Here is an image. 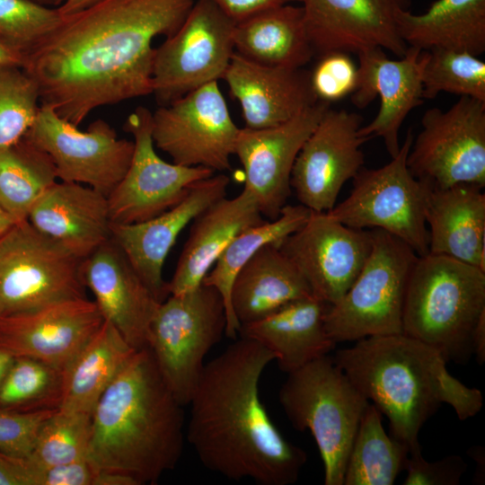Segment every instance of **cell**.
<instances>
[{"label":"cell","instance_id":"obj_10","mask_svg":"<svg viewBox=\"0 0 485 485\" xmlns=\"http://www.w3.org/2000/svg\"><path fill=\"white\" fill-rule=\"evenodd\" d=\"M82 259L28 220L0 238V317L86 297Z\"/></svg>","mask_w":485,"mask_h":485},{"label":"cell","instance_id":"obj_34","mask_svg":"<svg viewBox=\"0 0 485 485\" xmlns=\"http://www.w3.org/2000/svg\"><path fill=\"white\" fill-rule=\"evenodd\" d=\"M409 448L388 436L381 412L369 403L347 462L343 485H392L404 470Z\"/></svg>","mask_w":485,"mask_h":485},{"label":"cell","instance_id":"obj_39","mask_svg":"<svg viewBox=\"0 0 485 485\" xmlns=\"http://www.w3.org/2000/svg\"><path fill=\"white\" fill-rule=\"evenodd\" d=\"M62 19L57 7L33 0H0V44L23 63Z\"/></svg>","mask_w":485,"mask_h":485},{"label":"cell","instance_id":"obj_35","mask_svg":"<svg viewBox=\"0 0 485 485\" xmlns=\"http://www.w3.org/2000/svg\"><path fill=\"white\" fill-rule=\"evenodd\" d=\"M57 181L51 157L25 137L0 152V207L15 224Z\"/></svg>","mask_w":485,"mask_h":485},{"label":"cell","instance_id":"obj_21","mask_svg":"<svg viewBox=\"0 0 485 485\" xmlns=\"http://www.w3.org/2000/svg\"><path fill=\"white\" fill-rule=\"evenodd\" d=\"M103 318L87 297L64 300L0 317V347L65 370L97 331Z\"/></svg>","mask_w":485,"mask_h":485},{"label":"cell","instance_id":"obj_38","mask_svg":"<svg viewBox=\"0 0 485 485\" xmlns=\"http://www.w3.org/2000/svg\"><path fill=\"white\" fill-rule=\"evenodd\" d=\"M91 415L56 410L42 424L29 460L47 468L87 458Z\"/></svg>","mask_w":485,"mask_h":485},{"label":"cell","instance_id":"obj_3","mask_svg":"<svg viewBox=\"0 0 485 485\" xmlns=\"http://www.w3.org/2000/svg\"><path fill=\"white\" fill-rule=\"evenodd\" d=\"M183 406L148 348L136 350L91 414L87 459L100 471L154 484L175 468L184 445Z\"/></svg>","mask_w":485,"mask_h":485},{"label":"cell","instance_id":"obj_51","mask_svg":"<svg viewBox=\"0 0 485 485\" xmlns=\"http://www.w3.org/2000/svg\"><path fill=\"white\" fill-rule=\"evenodd\" d=\"M14 224L15 223L11 216L0 207V238L8 232Z\"/></svg>","mask_w":485,"mask_h":485},{"label":"cell","instance_id":"obj_44","mask_svg":"<svg viewBox=\"0 0 485 485\" xmlns=\"http://www.w3.org/2000/svg\"><path fill=\"white\" fill-rule=\"evenodd\" d=\"M99 472L87 458L39 468L38 485H96Z\"/></svg>","mask_w":485,"mask_h":485},{"label":"cell","instance_id":"obj_29","mask_svg":"<svg viewBox=\"0 0 485 485\" xmlns=\"http://www.w3.org/2000/svg\"><path fill=\"white\" fill-rule=\"evenodd\" d=\"M312 291L278 244L256 251L238 271L230 303L240 326L263 319Z\"/></svg>","mask_w":485,"mask_h":485},{"label":"cell","instance_id":"obj_13","mask_svg":"<svg viewBox=\"0 0 485 485\" xmlns=\"http://www.w3.org/2000/svg\"><path fill=\"white\" fill-rule=\"evenodd\" d=\"M23 137L51 157L57 180L89 186L106 197L125 175L134 152L133 140L119 138L107 121L96 119L81 131L43 104Z\"/></svg>","mask_w":485,"mask_h":485},{"label":"cell","instance_id":"obj_52","mask_svg":"<svg viewBox=\"0 0 485 485\" xmlns=\"http://www.w3.org/2000/svg\"><path fill=\"white\" fill-rule=\"evenodd\" d=\"M39 4L50 6V7H58L61 0H33Z\"/></svg>","mask_w":485,"mask_h":485},{"label":"cell","instance_id":"obj_40","mask_svg":"<svg viewBox=\"0 0 485 485\" xmlns=\"http://www.w3.org/2000/svg\"><path fill=\"white\" fill-rule=\"evenodd\" d=\"M40 107L39 87L26 70L20 65H0V152L25 136Z\"/></svg>","mask_w":485,"mask_h":485},{"label":"cell","instance_id":"obj_33","mask_svg":"<svg viewBox=\"0 0 485 485\" xmlns=\"http://www.w3.org/2000/svg\"><path fill=\"white\" fill-rule=\"evenodd\" d=\"M311 212L302 204H287L276 219L251 226L234 237L220 254L212 270L206 275L202 283L216 287L224 299L226 337L237 339L240 329L230 303L232 285L238 271L261 247L267 244L279 245L298 230L307 221Z\"/></svg>","mask_w":485,"mask_h":485},{"label":"cell","instance_id":"obj_31","mask_svg":"<svg viewBox=\"0 0 485 485\" xmlns=\"http://www.w3.org/2000/svg\"><path fill=\"white\" fill-rule=\"evenodd\" d=\"M397 29L408 47L485 51V0H436L422 13L402 10Z\"/></svg>","mask_w":485,"mask_h":485},{"label":"cell","instance_id":"obj_18","mask_svg":"<svg viewBox=\"0 0 485 485\" xmlns=\"http://www.w3.org/2000/svg\"><path fill=\"white\" fill-rule=\"evenodd\" d=\"M331 107L317 101L280 125L240 128L234 152L244 171V188L262 216L276 219L291 195V172L302 146Z\"/></svg>","mask_w":485,"mask_h":485},{"label":"cell","instance_id":"obj_15","mask_svg":"<svg viewBox=\"0 0 485 485\" xmlns=\"http://www.w3.org/2000/svg\"><path fill=\"white\" fill-rule=\"evenodd\" d=\"M124 130L131 134L134 152L120 181L107 197L113 224L149 220L177 205L198 181L215 174L202 166L167 163L155 152L152 137V112L136 108L127 118Z\"/></svg>","mask_w":485,"mask_h":485},{"label":"cell","instance_id":"obj_16","mask_svg":"<svg viewBox=\"0 0 485 485\" xmlns=\"http://www.w3.org/2000/svg\"><path fill=\"white\" fill-rule=\"evenodd\" d=\"M371 246V230L351 228L328 212L312 211L279 249L304 277L313 295L331 305L350 287Z\"/></svg>","mask_w":485,"mask_h":485},{"label":"cell","instance_id":"obj_5","mask_svg":"<svg viewBox=\"0 0 485 485\" xmlns=\"http://www.w3.org/2000/svg\"><path fill=\"white\" fill-rule=\"evenodd\" d=\"M483 314L485 271L445 255L418 257L405 294L403 334L435 348L446 362L465 363Z\"/></svg>","mask_w":485,"mask_h":485},{"label":"cell","instance_id":"obj_50","mask_svg":"<svg viewBox=\"0 0 485 485\" xmlns=\"http://www.w3.org/2000/svg\"><path fill=\"white\" fill-rule=\"evenodd\" d=\"M22 65V59L0 44V65Z\"/></svg>","mask_w":485,"mask_h":485},{"label":"cell","instance_id":"obj_11","mask_svg":"<svg viewBox=\"0 0 485 485\" xmlns=\"http://www.w3.org/2000/svg\"><path fill=\"white\" fill-rule=\"evenodd\" d=\"M234 26L212 0H195L180 27L155 48L152 94L158 106L223 79L234 53Z\"/></svg>","mask_w":485,"mask_h":485},{"label":"cell","instance_id":"obj_46","mask_svg":"<svg viewBox=\"0 0 485 485\" xmlns=\"http://www.w3.org/2000/svg\"><path fill=\"white\" fill-rule=\"evenodd\" d=\"M234 22H239L263 10L299 0H212Z\"/></svg>","mask_w":485,"mask_h":485},{"label":"cell","instance_id":"obj_1","mask_svg":"<svg viewBox=\"0 0 485 485\" xmlns=\"http://www.w3.org/2000/svg\"><path fill=\"white\" fill-rule=\"evenodd\" d=\"M195 0H95L63 15L23 60L40 104L79 126L95 109L152 94L155 48Z\"/></svg>","mask_w":485,"mask_h":485},{"label":"cell","instance_id":"obj_23","mask_svg":"<svg viewBox=\"0 0 485 485\" xmlns=\"http://www.w3.org/2000/svg\"><path fill=\"white\" fill-rule=\"evenodd\" d=\"M80 270L103 320L134 349L148 348L150 324L161 302L111 237L83 259Z\"/></svg>","mask_w":485,"mask_h":485},{"label":"cell","instance_id":"obj_28","mask_svg":"<svg viewBox=\"0 0 485 485\" xmlns=\"http://www.w3.org/2000/svg\"><path fill=\"white\" fill-rule=\"evenodd\" d=\"M329 306L313 295L301 298L263 319L241 325L238 336L266 347L278 368L289 374L334 349L337 343L324 324Z\"/></svg>","mask_w":485,"mask_h":485},{"label":"cell","instance_id":"obj_7","mask_svg":"<svg viewBox=\"0 0 485 485\" xmlns=\"http://www.w3.org/2000/svg\"><path fill=\"white\" fill-rule=\"evenodd\" d=\"M370 230L372 246L366 262L324 315L326 331L336 343L402 333L407 285L419 256L394 235Z\"/></svg>","mask_w":485,"mask_h":485},{"label":"cell","instance_id":"obj_19","mask_svg":"<svg viewBox=\"0 0 485 485\" xmlns=\"http://www.w3.org/2000/svg\"><path fill=\"white\" fill-rule=\"evenodd\" d=\"M428 51L408 47L400 59H390L381 48H365L357 53V82L350 94L358 109L379 97L376 116L358 134L366 141L382 137L390 156L400 151L399 130L409 113L423 102L422 72Z\"/></svg>","mask_w":485,"mask_h":485},{"label":"cell","instance_id":"obj_6","mask_svg":"<svg viewBox=\"0 0 485 485\" xmlns=\"http://www.w3.org/2000/svg\"><path fill=\"white\" fill-rule=\"evenodd\" d=\"M278 400L292 426L313 436L324 484L343 485L349 452L370 401L329 355L287 374Z\"/></svg>","mask_w":485,"mask_h":485},{"label":"cell","instance_id":"obj_32","mask_svg":"<svg viewBox=\"0 0 485 485\" xmlns=\"http://www.w3.org/2000/svg\"><path fill=\"white\" fill-rule=\"evenodd\" d=\"M135 351L117 329L103 320L63 370L57 410L91 415L102 393Z\"/></svg>","mask_w":485,"mask_h":485},{"label":"cell","instance_id":"obj_48","mask_svg":"<svg viewBox=\"0 0 485 485\" xmlns=\"http://www.w3.org/2000/svg\"><path fill=\"white\" fill-rule=\"evenodd\" d=\"M94 1L95 0H61L57 8L62 15H66L86 7Z\"/></svg>","mask_w":485,"mask_h":485},{"label":"cell","instance_id":"obj_36","mask_svg":"<svg viewBox=\"0 0 485 485\" xmlns=\"http://www.w3.org/2000/svg\"><path fill=\"white\" fill-rule=\"evenodd\" d=\"M63 371L37 359L16 357L0 384V409H58Z\"/></svg>","mask_w":485,"mask_h":485},{"label":"cell","instance_id":"obj_4","mask_svg":"<svg viewBox=\"0 0 485 485\" xmlns=\"http://www.w3.org/2000/svg\"><path fill=\"white\" fill-rule=\"evenodd\" d=\"M332 358L386 416L392 436L409 452L419 445L420 428L441 404L450 405L461 420L483 405L481 391L454 377L437 350L403 333L361 339Z\"/></svg>","mask_w":485,"mask_h":485},{"label":"cell","instance_id":"obj_42","mask_svg":"<svg viewBox=\"0 0 485 485\" xmlns=\"http://www.w3.org/2000/svg\"><path fill=\"white\" fill-rule=\"evenodd\" d=\"M56 410L17 411L0 409V451L28 457L40 427Z\"/></svg>","mask_w":485,"mask_h":485},{"label":"cell","instance_id":"obj_43","mask_svg":"<svg viewBox=\"0 0 485 485\" xmlns=\"http://www.w3.org/2000/svg\"><path fill=\"white\" fill-rule=\"evenodd\" d=\"M467 470V463L459 455H449L441 460L428 462L421 454L420 446L409 452L404 471V485H458Z\"/></svg>","mask_w":485,"mask_h":485},{"label":"cell","instance_id":"obj_26","mask_svg":"<svg viewBox=\"0 0 485 485\" xmlns=\"http://www.w3.org/2000/svg\"><path fill=\"white\" fill-rule=\"evenodd\" d=\"M264 222L253 196L245 189L216 201L191 225L171 281L170 295L198 287L226 246L245 229Z\"/></svg>","mask_w":485,"mask_h":485},{"label":"cell","instance_id":"obj_25","mask_svg":"<svg viewBox=\"0 0 485 485\" xmlns=\"http://www.w3.org/2000/svg\"><path fill=\"white\" fill-rule=\"evenodd\" d=\"M27 220L82 260L110 238L107 197L81 183L57 181L35 202Z\"/></svg>","mask_w":485,"mask_h":485},{"label":"cell","instance_id":"obj_24","mask_svg":"<svg viewBox=\"0 0 485 485\" xmlns=\"http://www.w3.org/2000/svg\"><path fill=\"white\" fill-rule=\"evenodd\" d=\"M223 80L241 106L244 128L251 129L285 123L317 101L310 71L258 64L236 52Z\"/></svg>","mask_w":485,"mask_h":485},{"label":"cell","instance_id":"obj_8","mask_svg":"<svg viewBox=\"0 0 485 485\" xmlns=\"http://www.w3.org/2000/svg\"><path fill=\"white\" fill-rule=\"evenodd\" d=\"M225 327V302L212 286L201 283L160 303L150 324L148 348L181 405H189L205 357L222 340Z\"/></svg>","mask_w":485,"mask_h":485},{"label":"cell","instance_id":"obj_20","mask_svg":"<svg viewBox=\"0 0 485 485\" xmlns=\"http://www.w3.org/2000/svg\"><path fill=\"white\" fill-rule=\"evenodd\" d=\"M307 33L320 57L381 48L398 57L408 46L397 29V15L410 0H299Z\"/></svg>","mask_w":485,"mask_h":485},{"label":"cell","instance_id":"obj_49","mask_svg":"<svg viewBox=\"0 0 485 485\" xmlns=\"http://www.w3.org/2000/svg\"><path fill=\"white\" fill-rule=\"evenodd\" d=\"M14 356L0 347V384L14 360Z\"/></svg>","mask_w":485,"mask_h":485},{"label":"cell","instance_id":"obj_17","mask_svg":"<svg viewBox=\"0 0 485 485\" xmlns=\"http://www.w3.org/2000/svg\"><path fill=\"white\" fill-rule=\"evenodd\" d=\"M362 117L331 107L302 146L295 160L290 185L300 204L314 212L336 205L343 185L364 165L358 130Z\"/></svg>","mask_w":485,"mask_h":485},{"label":"cell","instance_id":"obj_47","mask_svg":"<svg viewBox=\"0 0 485 485\" xmlns=\"http://www.w3.org/2000/svg\"><path fill=\"white\" fill-rule=\"evenodd\" d=\"M472 352L479 364L485 361V314H483L475 327L472 336Z\"/></svg>","mask_w":485,"mask_h":485},{"label":"cell","instance_id":"obj_2","mask_svg":"<svg viewBox=\"0 0 485 485\" xmlns=\"http://www.w3.org/2000/svg\"><path fill=\"white\" fill-rule=\"evenodd\" d=\"M274 354L240 337L205 364L189 405L187 440L200 463L227 479L260 485L295 483L307 461L274 425L260 380Z\"/></svg>","mask_w":485,"mask_h":485},{"label":"cell","instance_id":"obj_45","mask_svg":"<svg viewBox=\"0 0 485 485\" xmlns=\"http://www.w3.org/2000/svg\"><path fill=\"white\" fill-rule=\"evenodd\" d=\"M38 470L28 457L0 451V485H37Z\"/></svg>","mask_w":485,"mask_h":485},{"label":"cell","instance_id":"obj_12","mask_svg":"<svg viewBox=\"0 0 485 485\" xmlns=\"http://www.w3.org/2000/svg\"><path fill=\"white\" fill-rule=\"evenodd\" d=\"M410 173L431 189L485 186V102L461 96L448 110L430 108L407 156Z\"/></svg>","mask_w":485,"mask_h":485},{"label":"cell","instance_id":"obj_14","mask_svg":"<svg viewBox=\"0 0 485 485\" xmlns=\"http://www.w3.org/2000/svg\"><path fill=\"white\" fill-rule=\"evenodd\" d=\"M239 130L217 82L152 112L154 146L183 166H202L215 172L230 171Z\"/></svg>","mask_w":485,"mask_h":485},{"label":"cell","instance_id":"obj_22","mask_svg":"<svg viewBox=\"0 0 485 485\" xmlns=\"http://www.w3.org/2000/svg\"><path fill=\"white\" fill-rule=\"evenodd\" d=\"M229 183L227 175L214 174L194 183L177 205L155 217L135 224L111 223V239L158 301L169 296L163 268L179 234L203 210L225 197Z\"/></svg>","mask_w":485,"mask_h":485},{"label":"cell","instance_id":"obj_37","mask_svg":"<svg viewBox=\"0 0 485 485\" xmlns=\"http://www.w3.org/2000/svg\"><path fill=\"white\" fill-rule=\"evenodd\" d=\"M422 72L423 99L450 93L485 102V63L466 51L428 50Z\"/></svg>","mask_w":485,"mask_h":485},{"label":"cell","instance_id":"obj_41","mask_svg":"<svg viewBox=\"0 0 485 485\" xmlns=\"http://www.w3.org/2000/svg\"><path fill=\"white\" fill-rule=\"evenodd\" d=\"M310 71V85L317 101L331 103L350 95L357 82V66L349 53L332 51L318 57Z\"/></svg>","mask_w":485,"mask_h":485},{"label":"cell","instance_id":"obj_30","mask_svg":"<svg viewBox=\"0 0 485 485\" xmlns=\"http://www.w3.org/2000/svg\"><path fill=\"white\" fill-rule=\"evenodd\" d=\"M234 52L265 66L303 68L315 56L301 6L287 4L263 10L234 30Z\"/></svg>","mask_w":485,"mask_h":485},{"label":"cell","instance_id":"obj_9","mask_svg":"<svg viewBox=\"0 0 485 485\" xmlns=\"http://www.w3.org/2000/svg\"><path fill=\"white\" fill-rule=\"evenodd\" d=\"M412 140L409 129L391 162L376 169L362 167L353 178L349 195L327 212L351 228L385 231L423 256L428 253L425 209L430 188L407 166Z\"/></svg>","mask_w":485,"mask_h":485},{"label":"cell","instance_id":"obj_27","mask_svg":"<svg viewBox=\"0 0 485 485\" xmlns=\"http://www.w3.org/2000/svg\"><path fill=\"white\" fill-rule=\"evenodd\" d=\"M425 220L428 253L445 255L485 271V194L482 187L458 183L445 189L430 188Z\"/></svg>","mask_w":485,"mask_h":485}]
</instances>
